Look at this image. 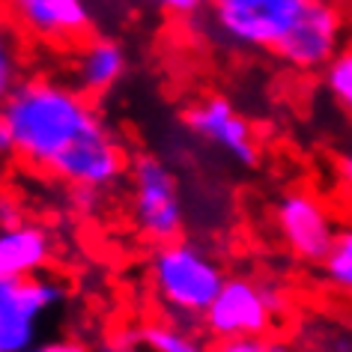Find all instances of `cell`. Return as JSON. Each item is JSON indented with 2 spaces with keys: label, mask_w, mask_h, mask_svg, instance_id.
Instances as JSON below:
<instances>
[{
  "label": "cell",
  "mask_w": 352,
  "mask_h": 352,
  "mask_svg": "<svg viewBox=\"0 0 352 352\" xmlns=\"http://www.w3.org/2000/svg\"><path fill=\"white\" fill-rule=\"evenodd\" d=\"M3 129L12 162L42 179L99 195L126 182L131 155L120 131L66 75H24L6 99Z\"/></svg>",
  "instance_id": "1"
},
{
  "label": "cell",
  "mask_w": 352,
  "mask_h": 352,
  "mask_svg": "<svg viewBox=\"0 0 352 352\" xmlns=\"http://www.w3.org/2000/svg\"><path fill=\"white\" fill-rule=\"evenodd\" d=\"M227 280L221 260L197 239L179 236L153 245L146 260V287L162 316L182 325H200Z\"/></svg>",
  "instance_id": "2"
},
{
  "label": "cell",
  "mask_w": 352,
  "mask_h": 352,
  "mask_svg": "<svg viewBox=\"0 0 352 352\" xmlns=\"http://www.w3.org/2000/svg\"><path fill=\"white\" fill-rule=\"evenodd\" d=\"M129 224L146 245H164L186 233V200L173 167L162 155L140 149L129 158L126 170Z\"/></svg>",
  "instance_id": "3"
},
{
  "label": "cell",
  "mask_w": 352,
  "mask_h": 352,
  "mask_svg": "<svg viewBox=\"0 0 352 352\" xmlns=\"http://www.w3.org/2000/svg\"><path fill=\"white\" fill-rule=\"evenodd\" d=\"M289 311V296L278 280L257 275H227L221 293L206 307L200 329L215 343L275 334Z\"/></svg>",
  "instance_id": "4"
},
{
  "label": "cell",
  "mask_w": 352,
  "mask_h": 352,
  "mask_svg": "<svg viewBox=\"0 0 352 352\" xmlns=\"http://www.w3.org/2000/svg\"><path fill=\"white\" fill-rule=\"evenodd\" d=\"M69 284L57 272L0 278V352H28L48 338V320L69 305Z\"/></svg>",
  "instance_id": "5"
},
{
  "label": "cell",
  "mask_w": 352,
  "mask_h": 352,
  "mask_svg": "<svg viewBox=\"0 0 352 352\" xmlns=\"http://www.w3.org/2000/svg\"><path fill=\"white\" fill-rule=\"evenodd\" d=\"M307 3L311 0H218L209 6V33L227 48L275 54Z\"/></svg>",
  "instance_id": "6"
},
{
  "label": "cell",
  "mask_w": 352,
  "mask_h": 352,
  "mask_svg": "<svg viewBox=\"0 0 352 352\" xmlns=\"http://www.w3.org/2000/svg\"><path fill=\"white\" fill-rule=\"evenodd\" d=\"M269 215L275 239L284 245L289 257L305 263V266H320L340 227L331 206L305 186L280 191Z\"/></svg>",
  "instance_id": "7"
},
{
  "label": "cell",
  "mask_w": 352,
  "mask_h": 352,
  "mask_svg": "<svg viewBox=\"0 0 352 352\" xmlns=\"http://www.w3.org/2000/svg\"><path fill=\"white\" fill-rule=\"evenodd\" d=\"M182 120H186V126L197 140H204L209 149H215L218 155H224L236 167L254 170L260 164L263 149H260L257 131H254L251 120L227 96H218V93L197 96L182 111Z\"/></svg>",
  "instance_id": "8"
},
{
  "label": "cell",
  "mask_w": 352,
  "mask_h": 352,
  "mask_svg": "<svg viewBox=\"0 0 352 352\" xmlns=\"http://www.w3.org/2000/svg\"><path fill=\"white\" fill-rule=\"evenodd\" d=\"M346 21L338 3L329 0H311L305 12L298 15L293 30L284 36V42L275 48V57L293 72L314 75L329 66V60L346 45Z\"/></svg>",
  "instance_id": "9"
},
{
  "label": "cell",
  "mask_w": 352,
  "mask_h": 352,
  "mask_svg": "<svg viewBox=\"0 0 352 352\" xmlns=\"http://www.w3.org/2000/svg\"><path fill=\"white\" fill-rule=\"evenodd\" d=\"M21 36L36 45L72 48L93 33L84 0H3Z\"/></svg>",
  "instance_id": "10"
},
{
  "label": "cell",
  "mask_w": 352,
  "mask_h": 352,
  "mask_svg": "<svg viewBox=\"0 0 352 352\" xmlns=\"http://www.w3.org/2000/svg\"><path fill=\"white\" fill-rule=\"evenodd\" d=\"M78 90L87 93L90 99H104L122 84L129 75V54L113 36H102V33H90L78 45L69 48L66 72Z\"/></svg>",
  "instance_id": "11"
},
{
  "label": "cell",
  "mask_w": 352,
  "mask_h": 352,
  "mask_svg": "<svg viewBox=\"0 0 352 352\" xmlns=\"http://www.w3.org/2000/svg\"><path fill=\"white\" fill-rule=\"evenodd\" d=\"M96 352H215V340L200 325H182L167 316L108 331Z\"/></svg>",
  "instance_id": "12"
},
{
  "label": "cell",
  "mask_w": 352,
  "mask_h": 352,
  "mask_svg": "<svg viewBox=\"0 0 352 352\" xmlns=\"http://www.w3.org/2000/svg\"><path fill=\"white\" fill-rule=\"evenodd\" d=\"M57 257V236L39 221L0 227V278H30L51 272Z\"/></svg>",
  "instance_id": "13"
},
{
  "label": "cell",
  "mask_w": 352,
  "mask_h": 352,
  "mask_svg": "<svg viewBox=\"0 0 352 352\" xmlns=\"http://www.w3.org/2000/svg\"><path fill=\"white\" fill-rule=\"evenodd\" d=\"M24 39L21 30L15 28V21L6 12L3 0H0V162L12 158L10 153V135L3 129V108L6 99L12 96V90L19 87V81L28 72H24Z\"/></svg>",
  "instance_id": "14"
},
{
  "label": "cell",
  "mask_w": 352,
  "mask_h": 352,
  "mask_svg": "<svg viewBox=\"0 0 352 352\" xmlns=\"http://www.w3.org/2000/svg\"><path fill=\"white\" fill-rule=\"evenodd\" d=\"M320 275L329 289L352 298V224L338 227L331 248L320 263Z\"/></svg>",
  "instance_id": "15"
},
{
  "label": "cell",
  "mask_w": 352,
  "mask_h": 352,
  "mask_svg": "<svg viewBox=\"0 0 352 352\" xmlns=\"http://www.w3.org/2000/svg\"><path fill=\"white\" fill-rule=\"evenodd\" d=\"M320 75H322V87L329 93V99L346 117H352V45H343Z\"/></svg>",
  "instance_id": "16"
},
{
  "label": "cell",
  "mask_w": 352,
  "mask_h": 352,
  "mask_svg": "<svg viewBox=\"0 0 352 352\" xmlns=\"http://www.w3.org/2000/svg\"><path fill=\"white\" fill-rule=\"evenodd\" d=\"M215 352H296L278 334H260V338H236L215 343Z\"/></svg>",
  "instance_id": "17"
},
{
  "label": "cell",
  "mask_w": 352,
  "mask_h": 352,
  "mask_svg": "<svg viewBox=\"0 0 352 352\" xmlns=\"http://www.w3.org/2000/svg\"><path fill=\"white\" fill-rule=\"evenodd\" d=\"M162 15L167 19H176V21H195L200 19L204 12H209L212 0H149Z\"/></svg>",
  "instance_id": "18"
},
{
  "label": "cell",
  "mask_w": 352,
  "mask_h": 352,
  "mask_svg": "<svg viewBox=\"0 0 352 352\" xmlns=\"http://www.w3.org/2000/svg\"><path fill=\"white\" fill-rule=\"evenodd\" d=\"M28 352H96V343L84 340L81 334H48Z\"/></svg>",
  "instance_id": "19"
},
{
  "label": "cell",
  "mask_w": 352,
  "mask_h": 352,
  "mask_svg": "<svg viewBox=\"0 0 352 352\" xmlns=\"http://www.w3.org/2000/svg\"><path fill=\"white\" fill-rule=\"evenodd\" d=\"M21 221H28L21 197L12 195V191H0V227H15Z\"/></svg>",
  "instance_id": "20"
},
{
  "label": "cell",
  "mask_w": 352,
  "mask_h": 352,
  "mask_svg": "<svg viewBox=\"0 0 352 352\" xmlns=\"http://www.w3.org/2000/svg\"><path fill=\"white\" fill-rule=\"evenodd\" d=\"M334 176H338L340 188L352 191V149H349V153L338 155V162H334Z\"/></svg>",
  "instance_id": "21"
},
{
  "label": "cell",
  "mask_w": 352,
  "mask_h": 352,
  "mask_svg": "<svg viewBox=\"0 0 352 352\" xmlns=\"http://www.w3.org/2000/svg\"><path fill=\"white\" fill-rule=\"evenodd\" d=\"M329 3H338V0H329Z\"/></svg>",
  "instance_id": "22"
},
{
  "label": "cell",
  "mask_w": 352,
  "mask_h": 352,
  "mask_svg": "<svg viewBox=\"0 0 352 352\" xmlns=\"http://www.w3.org/2000/svg\"><path fill=\"white\" fill-rule=\"evenodd\" d=\"M212 3H218V0H212Z\"/></svg>",
  "instance_id": "23"
}]
</instances>
